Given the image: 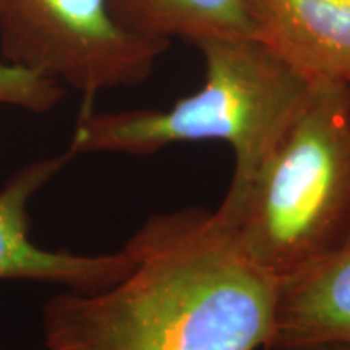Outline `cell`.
I'll list each match as a JSON object with an SVG mask.
<instances>
[{
	"label": "cell",
	"instance_id": "9c48e42d",
	"mask_svg": "<svg viewBox=\"0 0 350 350\" xmlns=\"http://www.w3.org/2000/svg\"><path fill=\"white\" fill-rule=\"evenodd\" d=\"M64 94V85L59 81L10 62H0V107L44 113L52 111Z\"/></svg>",
	"mask_w": 350,
	"mask_h": 350
},
{
	"label": "cell",
	"instance_id": "7a4b0ae2",
	"mask_svg": "<svg viewBox=\"0 0 350 350\" xmlns=\"http://www.w3.org/2000/svg\"><path fill=\"white\" fill-rule=\"evenodd\" d=\"M204 83L169 109L81 112L68 152L148 156L178 143L224 142L234 174L214 219L230 227L262 165L308 98L310 85L253 39H217L196 46Z\"/></svg>",
	"mask_w": 350,
	"mask_h": 350
},
{
	"label": "cell",
	"instance_id": "277c9868",
	"mask_svg": "<svg viewBox=\"0 0 350 350\" xmlns=\"http://www.w3.org/2000/svg\"><path fill=\"white\" fill-rule=\"evenodd\" d=\"M169 44L122 26L111 0H0L7 62L80 91L81 112L100 91L146 81Z\"/></svg>",
	"mask_w": 350,
	"mask_h": 350
},
{
	"label": "cell",
	"instance_id": "8992f818",
	"mask_svg": "<svg viewBox=\"0 0 350 350\" xmlns=\"http://www.w3.org/2000/svg\"><path fill=\"white\" fill-rule=\"evenodd\" d=\"M253 41L310 85H350V0H247Z\"/></svg>",
	"mask_w": 350,
	"mask_h": 350
},
{
	"label": "cell",
	"instance_id": "ba28073f",
	"mask_svg": "<svg viewBox=\"0 0 350 350\" xmlns=\"http://www.w3.org/2000/svg\"><path fill=\"white\" fill-rule=\"evenodd\" d=\"M116 18L142 36L200 46L217 39H253L247 0H111Z\"/></svg>",
	"mask_w": 350,
	"mask_h": 350
},
{
	"label": "cell",
	"instance_id": "52a82bcc",
	"mask_svg": "<svg viewBox=\"0 0 350 350\" xmlns=\"http://www.w3.org/2000/svg\"><path fill=\"white\" fill-rule=\"evenodd\" d=\"M350 347V235L336 252L279 286L274 323L265 350Z\"/></svg>",
	"mask_w": 350,
	"mask_h": 350
},
{
	"label": "cell",
	"instance_id": "5b68a950",
	"mask_svg": "<svg viewBox=\"0 0 350 350\" xmlns=\"http://www.w3.org/2000/svg\"><path fill=\"white\" fill-rule=\"evenodd\" d=\"M73 156L62 154L25 165L0 190V281L47 282L65 291L94 292L120 281L135 265L131 248L106 255L52 252L33 243L29 235V203Z\"/></svg>",
	"mask_w": 350,
	"mask_h": 350
},
{
	"label": "cell",
	"instance_id": "6da1fadb",
	"mask_svg": "<svg viewBox=\"0 0 350 350\" xmlns=\"http://www.w3.org/2000/svg\"><path fill=\"white\" fill-rule=\"evenodd\" d=\"M126 245L135 265L120 281L44 305V350L266 349L279 284L213 211L154 214Z\"/></svg>",
	"mask_w": 350,
	"mask_h": 350
},
{
	"label": "cell",
	"instance_id": "30bf717a",
	"mask_svg": "<svg viewBox=\"0 0 350 350\" xmlns=\"http://www.w3.org/2000/svg\"><path fill=\"white\" fill-rule=\"evenodd\" d=\"M312 350H350L347 345H339V344H329V345H319Z\"/></svg>",
	"mask_w": 350,
	"mask_h": 350
},
{
	"label": "cell",
	"instance_id": "3957f363",
	"mask_svg": "<svg viewBox=\"0 0 350 350\" xmlns=\"http://www.w3.org/2000/svg\"><path fill=\"white\" fill-rule=\"evenodd\" d=\"M227 230L279 286L350 235V85L314 83Z\"/></svg>",
	"mask_w": 350,
	"mask_h": 350
}]
</instances>
